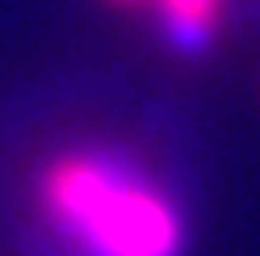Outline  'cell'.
I'll use <instances>...</instances> for the list:
<instances>
[{
  "label": "cell",
  "instance_id": "7a4b0ae2",
  "mask_svg": "<svg viewBox=\"0 0 260 256\" xmlns=\"http://www.w3.org/2000/svg\"><path fill=\"white\" fill-rule=\"evenodd\" d=\"M109 5H122V9H147V13H155L159 0H109Z\"/></svg>",
  "mask_w": 260,
  "mask_h": 256
},
{
  "label": "cell",
  "instance_id": "6da1fadb",
  "mask_svg": "<svg viewBox=\"0 0 260 256\" xmlns=\"http://www.w3.org/2000/svg\"><path fill=\"white\" fill-rule=\"evenodd\" d=\"M38 206L72 256H181L185 218L164 185L113 147L55 155Z\"/></svg>",
  "mask_w": 260,
  "mask_h": 256
}]
</instances>
